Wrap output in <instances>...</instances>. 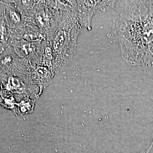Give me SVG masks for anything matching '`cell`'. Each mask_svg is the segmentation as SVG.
Returning a JSON list of instances; mask_svg holds the SVG:
<instances>
[{
  "label": "cell",
  "mask_w": 153,
  "mask_h": 153,
  "mask_svg": "<svg viewBox=\"0 0 153 153\" xmlns=\"http://www.w3.org/2000/svg\"><path fill=\"white\" fill-rule=\"evenodd\" d=\"M115 19L111 34L123 60L130 66H153V1H126Z\"/></svg>",
  "instance_id": "cell-1"
},
{
  "label": "cell",
  "mask_w": 153,
  "mask_h": 153,
  "mask_svg": "<svg viewBox=\"0 0 153 153\" xmlns=\"http://www.w3.org/2000/svg\"><path fill=\"white\" fill-rule=\"evenodd\" d=\"M116 1H76L78 11L82 24L88 29L91 30V18L98 11H105L108 6L113 8Z\"/></svg>",
  "instance_id": "cell-2"
},
{
  "label": "cell",
  "mask_w": 153,
  "mask_h": 153,
  "mask_svg": "<svg viewBox=\"0 0 153 153\" xmlns=\"http://www.w3.org/2000/svg\"><path fill=\"white\" fill-rule=\"evenodd\" d=\"M10 5H8L7 7V16L9 20V24L12 27L17 29L21 26L24 22V18L19 13V10L11 7Z\"/></svg>",
  "instance_id": "cell-3"
},
{
  "label": "cell",
  "mask_w": 153,
  "mask_h": 153,
  "mask_svg": "<svg viewBox=\"0 0 153 153\" xmlns=\"http://www.w3.org/2000/svg\"><path fill=\"white\" fill-rule=\"evenodd\" d=\"M153 147V140L152 142V143L148 148L146 150H144L142 151L140 153H150L151 151H152V149Z\"/></svg>",
  "instance_id": "cell-4"
}]
</instances>
